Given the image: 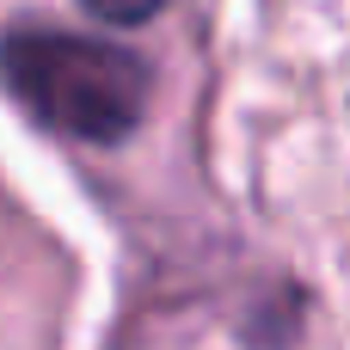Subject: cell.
Wrapping results in <instances>:
<instances>
[{
	"mask_svg": "<svg viewBox=\"0 0 350 350\" xmlns=\"http://www.w3.org/2000/svg\"><path fill=\"white\" fill-rule=\"evenodd\" d=\"M0 86L37 129L86 142V148H111L142 129L154 74L135 49L111 37L12 25L0 31Z\"/></svg>",
	"mask_w": 350,
	"mask_h": 350,
	"instance_id": "cell-1",
	"label": "cell"
},
{
	"mask_svg": "<svg viewBox=\"0 0 350 350\" xmlns=\"http://www.w3.org/2000/svg\"><path fill=\"white\" fill-rule=\"evenodd\" d=\"M80 6L105 25H148L154 12H166V0H80Z\"/></svg>",
	"mask_w": 350,
	"mask_h": 350,
	"instance_id": "cell-2",
	"label": "cell"
}]
</instances>
